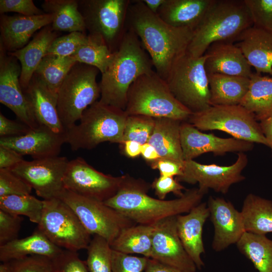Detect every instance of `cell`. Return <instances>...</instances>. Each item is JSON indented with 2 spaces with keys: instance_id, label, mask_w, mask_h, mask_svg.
<instances>
[{
  "instance_id": "1",
  "label": "cell",
  "mask_w": 272,
  "mask_h": 272,
  "mask_svg": "<svg viewBox=\"0 0 272 272\" xmlns=\"http://www.w3.org/2000/svg\"><path fill=\"white\" fill-rule=\"evenodd\" d=\"M127 24L148 52L156 72L165 80L174 62L186 52L193 30L167 24L142 1H131Z\"/></svg>"
},
{
  "instance_id": "2",
  "label": "cell",
  "mask_w": 272,
  "mask_h": 272,
  "mask_svg": "<svg viewBox=\"0 0 272 272\" xmlns=\"http://www.w3.org/2000/svg\"><path fill=\"white\" fill-rule=\"evenodd\" d=\"M151 184L125 174L117 193L104 202L137 224L153 225L165 218L188 213L201 202L205 194L198 188L186 189L171 200L153 198L148 194Z\"/></svg>"
},
{
  "instance_id": "3",
  "label": "cell",
  "mask_w": 272,
  "mask_h": 272,
  "mask_svg": "<svg viewBox=\"0 0 272 272\" xmlns=\"http://www.w3.org/2000/svg\"><path fill=\"white\" fill-rule=\"evenodd\" d=\"M153 67L139 38L128 28L112 60L102 74L99 101L124 110L130 86L141 76L153 71Z\"/></svg>"
},
{
  "instance_id": "4",
  "label": "cell",
  "mask_w": 272,
  "mask_h": 272,
  "mask_svg": "<svg viewBox=\"0 0 272 272\" xmlns=\"http://www.w3.org/2000/svg\"><path fill=\"white\" fill-rule=\"evenodd\" d=\"M252 26L251 17L244 0H215L193 30L186 52L194 57H200L212 43L233 42Z\"/></svg>"
},
{
  "instance_id": "5",
  "label": "cell",
  "mask_w": 272,
  "mask_h": 272,
  "mask_svg": "<svg viewBox=\"0 0 272 272\" xmlns=\"http://www.w3.org/2000/svg\"><path fill=\"white\" fill-rule=\"evenodd\" d=\"M127 116L125 110L98 100L84 111L79 123L65 130V143L74 151L106 142L122 145Z\"/></svg>"
},
{
  "instance_id": "6",
  "label": "cell",
  "mask_w": 272,
  "mask_h": 272,
  "mask_svg": "<svg viewBox=\"0 0 272 272\" xmlns=\"http://www.w3.org/2000/svg\"><path fill=\"white\" fill-rule=\"evenodd\" d=\"M125 111L187 121L192 113L173 95L166 81L156 71L139 77L130 86Z\"/></svg>"
},
{
  "instance_id": "7",
  "label": "cell",
  "mask_w": 272,
  "mask_h": 272,
  "mask_svg": "<svg viewBox=\"0 0 272 272\" xmlns=\"http://www.w3.org/2000/svg\"><path fill=\"white\" fill-rule=\"evenodd\" d=\"M99 70L77 62L71 69L57 94L58 114L66 130L79 121L84 111L100 98L96 78Z\"/></svg>"
},
{
  "instance_id": "8",
  "label": "cell",
  "mask_w": 272,
  "mask_h": 272,
  "mask_svg": "<svg viewBox=\"0 0 272 272\" xmlns=\"http://www.w3.org/2000/svg\"><path fill=\"white\" fill-rule=\"evenodd\" d=\"M206 55L194 57L187 52L172 65L165 80L174 97L192 113L211 106Z\"/></svg>"
},
{
  "instance_id": "9",
  "label": "cell",
  "mask_w": 272,
  "mask_h": 272,
  "mask_svg": "<svg viewBox=\"0 0 272 272\" xmlns=\"http://www.w3.org/2000/svg\"><path fill=\"white\" fill-rule=\"evenodd\" d=\"M187 121L200 130H220L236 139L268 146L259 123L240 105L211 106L192 113Z\"/></svg>"
},
{
  "instance_id": "10",
  "label": "cell",
  "mask_w": 272,
  "mask_h": 272,
  "mask_svg": "<svg viewBox=\"0 0 272 272\" xmlns=\"http://www.w3.org/2000/svg\"><path fill=\"white\" fill-rule=\"evenodd\" d=\"M43 203L37 229L62 249L76 252L87 249L91 235L74 211L59 198L43 199Z\"/></svg>"
},
{
  "instance_id": "11",
  "label": "cell",
  "mask_w": 272,
  "mask_h": 272,
  "mask_svg": "<svg viewBox=\"0 0 272 272\" xmlns=\"http://www.w3.org/2000/svg\"><path fill=\"white\" fill-rule=\"evenodd\" d=\"M58 198L76 213L91 235H99L111 244L121 231L137 224L103 201L64 189Z\"/></svg>"
},
{
  "instance_id": "12",
  "label": "cell",
  "mask_w": 272,
  "mask_h": 272,
  "mask_svg": "<svg viewBox=\"0 0 272 272\" xmlns=\"http://www.w3.org/2000/svg\"><path fill=\"white\" fill-rule=\"evenodd\" d=\"M129 0H78L89 34L101 36L113 52L125 31Z\"/></svg>"
},
{
  "instance_id": "13",
  "label": "cell",
  "mask_w": 272,
  "mask_h": 272,
  "mask_svg": "<svg viewBox=\"0 0 272 272\" xmlns=\"http://www.w3.org/2000/svg\"><path fill=\"white\" fill-rule=\"evenodd\" d=\"M235 162L229 166L215 164H202L193 160H185L182 174L177 177L179 182L198 184V189L205 194L209 189L226 194L234 184L245 179L242 174L248 160L245 153H238Z\"/></svg>"
},
{
  "instance_id": "14",
  "label": "cell",
  "mask_w": 272,
  "mask_h": 272,
  "mask_svg": "<svg viewBox=\"0 0 272 272\" xmlns=\"http://www.w3.org/2000/svg\"><path fill=\"white\" fill-rule=\"evenodd\" d=\"M124 177L125 175L105 174L83 158L77 157L69 161L63 185L65 189L76 194L104 202L117 193Z\"/></svg>"
},
{
  "instance_id": "15",
  "label": "cell",
  "mask_w": 272,
  "mask_h": 272,
  "mask_svg": "<svg viewBox=\"0 0 272 272\" xmlns=\"http://www.w3.org/2000/svg\"><path fill=\"white\" fill-rule=\"evenodd\" d=\"M67 157L55 156L23 160L10 169L43 199L58 198L65 189L63 178L69 162Z\"/></svg>"
},
{
  "instance_id": "16",
  "label": "cell",
  "mask_w": 272,
  "mask_h": 272,
  "mask_svg": "<svg viewBox=\"0 0 272 272\" xmlns=\"http://www.w3.org/2000/svg\"><path fill=\"white\" fill-rule=\"evenodd\" d=\"M21 66L0 44V102L11 109L18 119L31 129L40 125L20 82Z\"/></svg>"
},
{
  "instance_id": "17",
  "label": "cell",
  "mask_w": 272,
  "mask_h": 272,
  "mask_svg": "<svg viewBox=\"0 0 272 272\" xmlns=\"http://www.w3.org/2000/svg\"><path fill=\"white\" fill-rule=\"evenodd\" d=\"M176 216L162 219L153 224L151 258L187 272H196L197 267L178 236Z\"/></svg>"
},
{
  "instance_id": "18",
  "label": "cell",
  "mask_w": 272,
  "mask_h": 272,
  "mask_svg": "<svg viewBox=\"0 0 272 272\" xmlns=\"http://www.w3.org/2000/svg\"><path fill=\"white\" fill-rule=\"evenodd\" d=\"M180 141L184 161L207 153L222 156L230 152L245 153L254 148V143L249 142L203 133L188 121L181 123Z\"/></svg>"
},
{
  "instance_id": "19",
  "label": "cell",
  "mask_w": 272,
  "mask_h": 272,
  "mask_svg": "<svg viewBox=\"0 0 272 272\" xmlns=\"http://www.w3.org/2000/svg\"><path fill=\"white\" fill-rule=\"evenodd\" d=\"M207 206L214 228L212 247L217 252L236 244L245 232L241 212L230 201L210 196Z\"/></svg>"
},
{
  "instance_id": "20",
  "label": "cell",
  "mask_w": 272,
  "mask_h": 272,
  "mask_svg": "<svg viewBox=\"0 0 272 272\" xmlns=\"http://www.w3.org/2000/svg\"><path fill=\"white\" fill-rule=\"evenodd\" d=\"M65 143V133H56L42 124L24 135L0 138V146L11 148L23 156L29 155L33 159L58 156Z\"/></svg>"
},
{
  "instance_id": "21",
  "label": "cell",
  "mask_w": 272,
  "mask_h": 272,
  "mask_svg": "<svg viewBox=\"0 0 272 272\" xmlns=\"http://www.w3.org/2000/svg\"><path fill=\"white\" fill-rule=\"evenodd\" d=\"M52 20L53 16L47 13L32 16L2 14L0 44L9 52L21 49L29 43L36 32L50 25Z\"/></svg>"
},
{
  "instance_id": "22",
  "label": "cell",
  "mask_w": 272,
  "mask_h": 272,
  "mask_svg": "<svg viewBox=\"0 0 272 272\" xmlns=\"http://www.w3.org/2000/svg\"><path fill=\"white\" fill-rule=\"evenodd\" d=\"M209 217L207 203L205 202H200L186 215L176 216L177 230L180 239L197 269L199 270L205 265L201 257L205 252L202 240L203 227Z\"/></svg>"
},
{
  "instance_id": "23",
  "label": "cell",
  "mask_w": 272,
  "mask_h": 272,
  "mask_svg": "<svg viewBox=\"0 0 272 272\" xmlns=\"http://www.w3.org/2000/svg\"><path fill=\"white\" fill-rule=\"evenodd\" d=\"M205 67L208 75L219 74L250 78L251 66L240 48L232 42L212 43L206 53Z\"/></svg>"
},
{
  "instance_id": "24",
  "label": "cell",
  "mask_w": 272,
  "mask_h": 272,
  "mask_svg": "<svg viewBox=\"0 0 272 272\" xmlns=\"http://www.w3.org/2000/svg\"><path fill=\"white\" fill-rule=\"evenodd\" d=\"M60 36V33L54 31L50 24L37 32L22 48L12 52H8L16 57L21 64L20 82L23 90L28 87L52 42Z\"/></svg>"
},
{
  "instance_id": "25",
  "label": "cell",
  "mask_w": 272,
  "mask_h": 272,
  "mask_svg": "<svg viewBox=\"0 0 272 272\" xmlns=\"http://www.w3.org/2000/svg\"><path fill=\"white\" fill-rule=\"evenodd\" d=\"M24 91L31 104L38 123L46 126L56 133L64 134L65 129L57 109V95L53 93L35 74Z\"/></svg>"
},
{
  "instance_id": "26",
  "label": "cell",
  "mask_w": 272,
  "mask_h": 272,
  "mask_svg": "<svg viewBox=\"0 0 272 272\" xmlns=\"http://www.w3.org/2000/svg\"><path fill=\"white\" fill-rule=\"evenodd\" d=\"M215 0H165L157 15L176 28L193 30L199 24Z\"/></svg>"
},
{
  "instance_id": "27",
  "label": "cell",
  "mask_w": 272,
  "mask_h": 272,
  "mask_svg": "<svg viewBox=\"0 0 272 272\" xmlns=\"http://www.w3.org/2000/svg\"><path fill=\"white\" fill-rule=\"evenodd\" d=\"M236 44L256 73L272 76V33L253 26L243 32Z\"/></svg>"
},
{
  "instance_id": "28",
  "label": "cell",
  "mask_w": 272,
  "mask_h": 272,
  "mask_svg": "<svg viewBox=\"0 0 272 272\" xmlns=\"http://www.w3.org/2000/svg\"><path fill=\"white\" fill-rule=\"evenodd\" d=\"M63 249L53 243L37 228L30 236L17 238L0 246V260L5 262L35 255L53 258Z\"/></svg>"
},
{
  "instance_id": "29",
  "label": "cell",
  "mask_w": 272,
  "mask_h": 272,
  "mask_svg": "<svg viewBox=\"0 0 272 272\" xmlns=\"http://www.w3.org/2000/svg\"><path fill=\"white\" fill-rule=\"evenodd\" d=\"M153 131L148 142L160 157L184 163L180 141L181 121L169 118H155Z\"/></svg>"
},
{
  "instance_id": "30",
  "label": "cell",
  "mask_w": 272,
  "mask_h": 272,
  "mask_svg": "<svg viewBox=\"0 0 272 272\" xmlns=\"http://www.w3.org/2000/svg\"><path fill=\"white\" fill-rule=\"evenodd\" d=\"M208 76L211 106L240 105L248 90L249 78L219 74Z\"/></svg>"
},
{
  "instance_id": "31",
  "label": "cell",
  "mask_w": 272,
  "mask_h": 272,
  "mask_svg": "<svg viewBox=\"0 0 272 272\" xmlns=\"http://www.w3.org/2000/svg\"><path fill=\"white\" fill-rule=\"evenodd\" d=\"M248 90L240 105L258 121L272 116V76H250Z\"/></svg>"
},
{
  "instance_id": "32",
  "label": "cell",
  "mask_w": 272,
  "mask_h": 272,
  "mask_svg": "<svg viewBox=\"0 0 272 272\" xmlns=\"http://www.w3.org/2000/svg\"><path fill=\"white\" fill-rule=\"evenodd\" d=\"M241 213L245 232L265 235L272 233V200L250 193Z\"/></svg>"
},
{
  "instance_id": "33",
  "label": "cell",
  "mask_w": 272,
  "mask_h": 272,
  "mask_svg": "<svg viewBox=\"0 0 272 272\" xmlns=\"http://www.w3.org/2000/svg\"><path fill=\"white\" fill-rule=\"evenodd\" d=\"M41 7L45 13L53 16L51 25L54 31L86 33L78 0H45Z\"/></svg>"
},
{
  "instance_id": "34",
  "label": "cell",
  "mask_w": 272,
  "mask_h": 272,
  "mask_svg": "<svg viewBox=\"0 0 272 272\" xmlns=\"http://www.w3.org/2000/svg\"><path fill=\"white\" fill-rule=\"evenodd\" d=\"M153 225L135 224L121 231L110 244L112 250L129 254H140L150 258Z\"/></svg>"
},
{
  "instance_id": "35",
  "label": "cell",
  "mask_w": 272,
  "mask_h": 272,
  "mask_svg": "<svg viewBox=\"0 0 272 272\" xmlns=\"http://www.w3.org/2000/svg\"><path fill=\"white\" fill-rule=\"evenodd\" d=\"M236 244L258 272H272V240L265 235L245 232Z\"/></svg>"
},
{
  "instance_id": "36",
  "label": "cell",
  "mask_w": 272,
  "mask_h": 272,
  "mask_svg": "<svg viewBox=\"0 0 272 272\" xmlns=\"http://www.w3.org/2000/svg\"><path fill=\"white\" fill-rule=\"evenodd\" d=\"M114 55L104 39L97 35L88 34L86 42L71 56L77 62L97 68L104 73Z\"/></svg>"
},
{
  "instance_id": "37",
  "label": "cell",
  "mask_w": 272,
  "mask_h": 272,
  "mask_svg": "<svg viewBox=\"0 0 272 272\" xmlns=\"http://www.w3.org/2000/svg\"><path fill=\"white\" fill-rule=\"evenodd\" d=\"M77 62L71 56L46 55L34 74L53 93L57 95L66 76Z\"/></svg>"
},
{
  "instance_id": "38",
  "label": "cell",
  "mask_w": 272,
  "mask_h": 272,
  "mask_svg": "<svg viewBox=\"0 0 272 272\" xmlns=\"http://www.w3.org/2000/svg\"><path fill=\"white\" fill-rule=\"evenodd\" d=\"M43 206V200L31 194L0 197V210L14 215L26 216L37 225L41 219Z\"/></svg>"
},
{
  "instance_id": "39",
  "label": "cell",
  "mask_w": 272,
  "mask_h": 272,
  "mask_svg": "<svg viewBox=\"0 0 272 272\" xmlns=\"http://www.w3.org/2000/svg\"><path fill=\"white\" fill-rule=\"evenodd\" d=\"M87 250L86 262L90 272H112V249L105 238L94 235Z\"/></svg>"
},
{
  "instance_id": "40",
  "label": "cell",
  "mask_w": 272,
  "mask_h": 272,
  "mask_svg": "<svg viewBox=\"0 0 272 272\" xmlns=\"http://www.w3.org/2000/svg\"><path fill=\"white\" fill-rule=\"evenodd\" d=\"M155 118L145 115H128L123 131V143L135 141L141 145L148 143L154 128Z\"/></svg>"
},
{
  "instance_id": "41",
  "label": "cell",
  "mask_w": 272,
  "mask_h": 272,
  "mask_svg": "<svg viewBox=\"0 0 272 272\" xmlns=\"http://www.w3.org/2000/svg\"><path fill=\"white\" fill-rule=\"evenodd\" d=\"M0 272H54V270L52 258L35 255L2 262Z\"/></svg>"
},
{
  "instance_id": "42",
  "label": "cell",
  "mask_w": 272,
  "mask_h": 272,
  "mask_svg": "<svg viewBox=\"0 0 272 272\" xmlns=\"http://www.w3.org/2000/svg\"><path fill=\"white\" fill-rule=\"evenodd\" d=\"M87 38V33L81 32L60 36L52 42L46 55L71 56L86 42Z\"/></svg>"
},
{
  "instance_id": "43",
  "label": "cell",
  "mask_w": 272,
  "mask_h": 272,
  "mask_svg": "<svg viewBox=\"0 0 272 272\" xmlns=\"http://www.w3.org/2000/svg\"><path fill=\"white\" fill-rule=\"evenodd\" d=\"M253 26L272 33V0H244Z\"/></svg>"
},
{
  "instance_id": "44",
  "label": "cell",
  "mask_w": 272,
  "mask_h": 272,
  "mask_svg": "<svg viewBox=\"0 0 272 272\" xmlns=\"http://www.w3.org/2000/svg\"><path fill=\"white\" fill-rule=\"evenodd\" d=\"M32 187L10 169H0V197L30 194Z\"/></svg>"
},
{
  "instance_id": "45",
  "label": "cell",
  "mask_w": 272,
  "mask_h": 272,
  "mask_svg": "<svg viewBox=\"0 0 272 272\" xmlns=\"http://www.w3.org/2000/svg\"><path fill=\"white\" fill-rule=\"evenodd\" d=\"M148 258L132 256L112 250V272H143Z\"/></svg>"
},
{
  "instance_id": "46",
  "label": "cell",
  "mask_w": 272,
  "mask_h": 272,
  "mask_svg": "<svg viewBox=\"0 0 272 272\" xmlns=\"http://www.w3.org/2000/svg\"><path fill=\"white\" fill-rule=\"evenodd\" d=\"M54 272H88L86 261L81 260L78 252L63 249L52 258Z\"/></svg>"
},
{
  "instance_id": "47",
  "label": "cell",
  "mask_w": 272,
  "mask_h": 272,
  "mask_svg": "<svg viewBox=\"0 0 272 272\" xmlns=\"http://www.w3.org/2000/svg\"><path fill=\"white\" fill-rule=\"evenodd\" d=\"M23 218L0 210V246L18 238Z\"/></svg>"
},
{
  "instance_id": "48",
  "label": "cell",
  "mask_w": 272,
  "mask_h": 272,
  "mask_svg": "<svg viewBox=\"0 0 272 272\" xmlns=\"http://www.w3.org/2000/svg\"><path fill=\"white\" fill-rule=\"evenodd\" d=\"M8 12H16L26 16L45 13L42 10L36 6L32 0H1V15Z\"/></svg>"
},
{
  "instance_id": "49",
  "label": "cell",
  "mask_w": 272,
  "mask_h": 272,
  "mask_svg": "<svg viewBox=\"0 0 272 272\" xmlns=\"http://www.w3.org/2000/svg\"><path fill=\"white\" fill-rule=\"evenodd\" d=\"M151 188L155 190V195L159 199L164 200L166 195L173 193L179 197L182 196L186 190L184 186L180 184L173 177H163L160 176L154 179L151 184Z\"/></svg>"
},
{
  "instance_id": "50",
  "label": "cell",
  "mask_w": 272,
  "mask_h": 272,
  "mask_svg": "<svg viewBox=\"0 0 272 272\" xmlns=\"http://www.w3.org/2000/svg\"><path fill=\"white\" fill-rule=\"evenodd\" d=\"M31 129L29 126L20 120L10 119L0 113L1 138L21 136L27 133Z\"/></svg>"
},
{
  "instance_id": "51",
  "label": "cell",
  "mask_w": 272,
  "mask_h": 272,
  "mask_svg": "<svg viewBox=\"0 0 272 272\" xmlns=\"http://www.w3.org/2000/svg\"><path fill=\"white\" fill-rule=\"evenodd\" d=\"M148 163L152 169H157L159 171L161 176L178 177L183 173L184 163L161 157Z\"/></svg>"
},
{
  "instance_id": "52",
  "label": "cell",
  "mask_w": 272,
  "mask_h": 272,
  "mask_svg": "<svg viewBox=\"0 0 272 272\" xmlns=\"http://www.w3.org/2000/svg\"><path fill=\"white\" fill-rule=\"evenodd\" d=\"M23 160V156L16 151L0 146V169H11Z\"/></svg>"
},
{
  "instance_id": "53",
  "label": "cell",
  "mask_w": 272,
  "mask_h": 272,
  "mask_svg": "<svg viewBox=\"0 0 272 272\" xmlns=\"http://www.w3.org/2000/svg\"><path fill=\"white\" fill-rule=\"evenodd\" d=\"M145 272H187L148 258Z\"/></svg>"
},
{
  "instance_id": "54",
  "label": "cell",
  "mask_w": 272,
  "mask_h": 272,
  "mask_svg": "<svg viewBox=\"0 0 272 272\" xmlns=\"http://www.w3.org/2000/svg\"><path fill=\"white\" fill-rule=\"evenodd\" d=\"M125 154L130 158H135L141 154L142 145L133 141H126L122 144Z\"/></svg>"
},
{
  "instance_id": "55",
  "label": "cell",
  "mask_w": 272,
  "mask_h": 272,
  "mask_svg": "<svg viewBox=\"0 0 272 272\" xmlns=\"http://www.w3.org/2000/svg\"><path fill=\"white\" fill-rule=\"evenodd\" d=\"M259 124L272 154V116L260 121Z\"/></svg>"
},
{
  "instance_id": "56",
  "label": "cell",
  "mask_w": 272,
  "mask_h": 272,
  "mask_svg": "<svg viewBox=\"0 0 272 272\" xmlns=\"http://www.w3.org/2000/svg\"><path fill=\"white\" fill-rule=\"evenodd\" d=\"M141 155L148 162L154 161L160 158L155 148L148 143L142 145Z\"/></svg>"
},
{
  "instance_id": "57",
  "label": "cell",
  "mask_w": 272,
  "mask_h": 272,
  "mask_svg": "<svg viewBox=\"0 0 272 272\" xmlns=\"http://www.w3.org/2000/svg\"><path fill=\"white\" fill-rule=\"evenodd\" d=\"M142 1L151 11L157 14L158 10L165 0H143Z\"/></svg>"
}]
</instances>
